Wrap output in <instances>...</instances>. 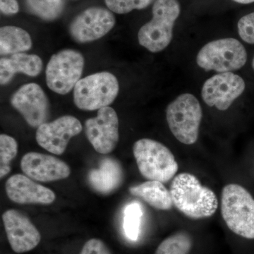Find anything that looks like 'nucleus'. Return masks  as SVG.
Masks as SVG:
<instances>
[{"label":"nucleus","mask_w":254,"mask_h":254,"mask_svg":"<svg viewBox=\"0 0 254 254\" xmlns=\"http://www.w3.org/2000/svg\"><path fill=\"white\" fill-rule=\"evenodd\" d=\"M0 11L4 15H14L19 11L17 0H0Z\"/></svg>","instance_id":"28"},{"label":"nucleus","mask_w":254,"mask_h":254,"mask_svg":"<svg viewBox=\"0 0 254 254\" xmlns=\"http://www.w3.org/2000/svg\"><path fill=\"white\" fill-rule=\"evenodd\" d=\"M193 246L190 234L177 232L165 239L160 243L155 254H189Z\"/></svg>","instance_id":"22"},{"label":"nucleus","mask_w":254,"mask_h":254,"mask_svg":"<svg viewBox=\"0 0 254 254\" xmlns=\"http://www.w3.org/2000/svg\"><path fill=\"white\" fill-rule=\"evenodd\" d=\"M33 46L31 37L23 28L5 26L0 28V54L1 56L25 53Z\"/></svg>","instance_id":"20"},{"label":"nucleus","mask_w":254,"mask_h":254,"mask_svg":"<svg viewBox=\"0 0 254 254\" xmlns=\"http://www.w3.org/2000/svg\"><path fill=\"white\" fill-rule=\"evenodd\" d=\"M115 23L113 11L101 6H92L73 18L68 32L76 43H91L108 34Z\"/></svg>","instance_id":"9"},{"label":"nucleus","mask_w":254,"mask_h":254,"mask_svg":"<svg viewBox=\"0 0 254 254\" xmlns=\"http://www.w3.org/2000/svg\"><path fill=\"white\" fill-rule=\"evenodd\" d=\"M202 116L199 101L190 93L177 97L166 110L170 131L179 141L186 145L193 144L198 140Z\"/></svg>","instance_id":"5"},{"label":"nucleus","mask_w":254,"mask_h":254,"mask_svg":"<svg viewBox=\"0 0 254 254\" xmlns=\"http://www.w3.org/2000/svg\"><path fill=\"white\" fill-rule=\"evenodd\" d=\"M18 153V143L13 137L0 135V177L6 176L11 172L10 163Z\"/></svg>","instance_id":"24"},{"label":"nucleus","mask_w":254,"mask_h":254,"mask_svg":"<svg viewBox=\"0 0 254 254\" xmlns=\"http://www.w3.org/2000/svg\"><path fill=\"white\" fill-rule=\"evenodd\" d=\"M120 91L118 78L108 71L81 78L73 88V102L81 110L93 111L110 106Z\"/></svg>","instance_id":"6"},{"label":"nucleus","mask_w":254,"mask_h":254,"mask_svg":"<svg viewBox=\"0 0 254 254\" xmlns=\"http://www.w3.org/2000/svg\"><path fill=\"white\" fill-rule=\"evenodd\" d=\"M252 67H253L254 70V58L253 59V61H252Z\"/></svg>","instance_id":"30"},{"label":"nucleus","mask_w":254,"mask_h":254,"mask_svg":"<svg viewBox=\"0 0 254 254\" xmlns=\"http://www.w3.org/2000/svg\"><path fill=\"white\" fill-rule=\"evenodd\" d=\"M123 168L118 160L105 158L100 162L99 167L88 173L90 186L100 193L108 194L118 190L123 184Z\"/></svg>","instance_id":"17"},{"label":"nucleus","mask_w":254,"mask_h":254,"mask_svg":"<svg viewBox=\"0 0 254 254\" xmlns=\"http://www.w3.org/2000/svg\"><path fill=\"white\" fill-rule=\"evenodd\" d=\"M237 26L241 38L249 44H254V12L241 18Z\"/></svg>","instance_id":"26"},{"label":"nucleus","mask_w":254,"mask_h":254,"mask_svg":"<svg viewBox=\"0 0 254 254\" xmlns=\"http://www.w3.org/2000/svg\"><path fill=\"white\" fill-rule=\"evenodd\" d=\"M85 60L77 50L65 49L53 55L46 67V83L51 91L66 95L81 79Z\"/></svg>","instance_id":"8"},{"label":"nucleus","mask_w":254,"mask_h":254,"mask_svg":"<svg viewBox=\"0 0 254 254\" xmlns=\"http://www.w3.org/2000/svg\"><path fill=\"white\" fill-rule=\"evenodd\" d=\"M133 153L140 173L150 181L168 182L178 171L173 153L160 142L142 138L135 142Z\"/></svg>","instance_id":"4"},{"label":"nucleus","mask_w":254,"mask_h":254,"mask_svg":"<svg viewBox=\"0 0 254 254\" xmlns=\"http://www.w3.org/2000/svg\"><path fill=\"white\" fill-rule=\"evenodd\" d=\"M80 254H110L104 242L98 239H91L83 246Z\"/></svg>","instance_id":"27"},{"label":"nucleus","mask_w":254,"mask_h":254,"mask_svg":"<svg viewBox=\"0 0 254 254\" xmlns=\"http://www.w3.org/2000/svg\"><path fill=\"white\" fill-rule=\"evenodd\" d=\"M221 214L227 227L249 240L254 239V198L243 187L230 184L224 187Z\"/></svg>","instance_id":"2"},{"label":"nucleus","mask_w":254,"mask_h":254,"mask_svg":"<svg viewBox=\"0 0 254 254\" xmlns=\"http://www.w3.org/2000/svg\"><path fill=\"white\" fill-rule=\"evenodd\" d=\"M143 210L139 203L132 202L127 205L124 212L123 228L128 240H138Z\"/></svg>","instance_id":"23"},{"label":"nucleus","mask_w":254,"mask_h":254,"mask_svg":"<svg viewBox=\"0 0 254 254\" xmlns=\"http://www.w3.org/2000/svg\"><path fill=\"white\" fill-rule=\"evenodd\" d=\"M2 220L7 240L14 252L25 253L39 245L41 234L26 215L11 209L3 213Z\"/></svg>","instance_id":"14"},{"label":"nucleus","mask_w":254,"mask_h":254,"mask_svg":"<svg viewBox=\"0 0 254 254\" xmlns=\"http://www.w3.org/2000/svg\"><path fill=\"white\" fill-rule=\"evenodd\" d=\"M85 132L88 141L98 153H111L120 139L118 114L109 106L98 110L95 118L86 120Z\"/></svg>","instance_id":"10"},{"label":"nucleus","mask_w":254,"mask_h":254,"mask_svg":"<svg viewBox=\"0 0 254 254\" xmlns=\"http://www.w3.org/2000/svg\"><path fill=\"white\" fill-rule=\"evenodd\" d=\"M25 1L29 13L46 21L58 19L64 9L63 0H25Z\"/></svg>","instance_id":"21"},{"label":"nucleus","mask_w":254,"mask_h":254,"mask_svg":"<svg viewBox=\"0 0 254 254\" xmlns=\"http://www.w3.org/2000/svg\"><path fill=\"white\" fill-rule=\"evenodd\" d=\"M155 0H105L108 9L118 14H125L134 9H145Z\"/></svg>","instance_id":"25"},{"label":"nucleus","mask_w":254,"mask_h":254,"mask_svg":"<svg viewBox=\"0 0 254 254\" xmlns=\"http://www.w3.org/2000/svg\"><path fill=\"white\" fill-rule=\"evenodd\" d=\"M180 10L177 0H155L153 18L138 31L139 44L153 53L165 50L173 39L174 26Z\"/></svg>","instance_id":"3"},{"label":"nucleus","mask_w":254,"mask_h":254,"mask_svg":"<svg viewBox=\"0 0 254 254\" xmlns=\"http://www.w3.org/2000/svg\"><path fill=\"white\" fill-rule=\"evenodd\" d=\"M173 204L182 213L192 219L211 217L217 211L218 200L213 190L203 186L194 175L180 173L170 186Z\"/></svg>","instance_id":"1"},{"label":"nucleus","mask_w":254,"mask_h":254,"mask_svg":"<svg viewBox=\"0 0 254 254\" xmlns=\"http://www.w3.org/2000/svg\"><path fill=\"white\" fill-rule=\"evenodd\" d=\"M11 104L32 127L38 128L49 118V100L37 83H30L21 86L11 97Z\"/></svg>","instance_id":"11"},{"label":"nucleus","mask_w":254,"mask_h":254,"mask_svg":"<svg viewBox=\"0 0 254 254\" xmlns=\"http://www.w3.org/2000/svg\"><path fill=\"white\" fill-rule=\"evenodd\" d=\"M129 192L158 210H170L174 205L170 190L160 182L149 180L143 182L130 187Z\"/></svg>","instance_id":"19"},{"label":"nucleus","mask_w":254,"mask_h":254,"mask_svg":"<svg viewBox=\"0 0 254 254\" xmlns=\"http://www.w3.org/2000/svg\"><path fill=\"white\" fill-rule=\"evenodd\" d=\"M245 87L243 78L235 73H218L205 82L202 98L208 106L225 111L243 93Z\"/></svg>","instance_id":"13"},{"label":"nucleus","mask_w":254,"mask_h":254,"mask_svg":"<svg viewBox=\"0 0 254 254\" xmlns=\"http://www.w3.org/2000/svg\"><path fill=\"white\" fill-rule=\"evenodd\" d=\"M43 63L38 55L25 53L11 55L0 60V83L5 86L12 81L16 73L28 76H38L41 73Z\"/></svg>","instance_id":"18"},{"label":"nucleus","mask_w":254,"mask_h":254,"mask_svg":"<svg viewBox=\"0 0 254 254\" xmlns=\"http://www.w3.org/2000/svg\"><path fill=\"white\" fill-rule=\"evenodd\" d=\"M23 173L35 181L50 182L67 178L71 170L67 164L53 155L30 152L21 161Z\"/></svg>","instance_id":"15"},{"label":"nucleus","mask_w":254,"mask_h":254,"mask_svg":"<svg viewBox=\"0 0 254 254\" xmlns=\"http://www.w3.org/2000/svg\"><path fill=\"white\" fill-rule=\"evenodd\" d=\"M247 53L245 47L235 38H223L207 43L196 58L197 64L205 71L231 72L245 66Z\"/></svg>","instance_id":"7"},{"label":"nucleus","mask_w":254,"mask_h":254,"mask_svg":"<svg viewBox=\"0 0 254 254\" xmlns=\"http://www.w3.org/2000/svg\"><path fill=\"white\" fill-rule=\"evenodd\" d=\"M233 1L239 3V4H251V3L254 2V0H233Z\"/></svg>","instance_id":"29"},{"label":"nucleus","mask_w":254,"mask_h":254,"mask_svg":"<svg viewBox=\"0 0 254 254\" xmlns=\"http://www.w3.org/2000/svg\"><path fill=\"white\" fill-rule=\"evenodd\" d=\"M81 131V123L77 118L64 115L38 127L36 141L47 151L60 155L64 153L71 138L77 136Z\"/></svg>","instance_id":"12"},{"label":"nucleus","mask_w":254,"mask_h":254,"mask_svg":"<svg viewBox=\"0 0 254 254\" xmlns=\"http://www.w3.org/2000/svg\"><path fill=\"white\" fill-rule=\"evenodd\" d=\"M33 180L21 174L9 177L5 185L8 198L18 204L53 203L56 198L54 191Z\"/></svg>","instance_id":"16"}]
</instances>
